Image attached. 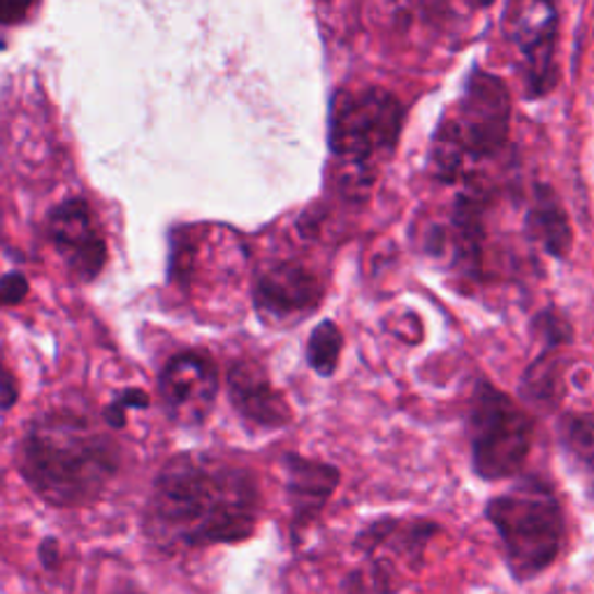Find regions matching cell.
Here are the masks:
<instances>
[{"label":"cell","mask_w":594,"mask_h":594,"mask_svg":"<svg viewBox=\"0 0 594 594\" xmlns=\"http://www.w3.org/2000/svg\"><path fill=\"white\" fill-rule=\"evenodd\" d=\"M260 490L246 466L209 453H184L158 472L142 528L163 550L240 544L256 532Z\"/></svg>","instance_id":"1"},{"label":"cell","mask_w":594,"mask_h":594,"mask_svg":"<svg viewBox=\"0 0 594 594\" xmlns=\"http://www.w3.org/2000/svg\"><path fill=\"white\" fill-rule=\"evenodd\" d=\"M16 466L49 507L82 509L98 501L119 474L121 448L86 416L51 411L28 425Z\"/></svg>","instance_id":"2"},{"label":"cell","mask_w":594,"mask_h":594,"mask_svg":"<svg viewBox=\"0 0 594 594\" xmlns=\"http://www.w3.org/2000/svg\"><path fill=\"white\" fill-rule=\"evenodd\" d=\"M511 114L509 84L495 72L474 68L429 142V168L439 182L483 189V170L509 151Z\"/></svg>","instance_id":"3"},{"label":"cell","mask_w":594,"mask_h":594,"mask_svg":"<svg viewBox=\"0 0 594 594\" xmlns=\"http://www.w3.org/2000/svg\"><path fill=\"white\" fill-rule=\"evenodd\" d=\"M407 107L388 88H341L330 102L328 144L341 168V189L365 201L376 174L398 149Z\"/></svg>","instance_id":"4"},{"label":"cell","mask_w":594,"mask_h":594,"mask_svg":"<svg viewBox=\"0 0 594 594\" xmlns=\"http://www.w3.org/2000/svg\"><path fill=\"white\" fill-rule=\"evenodd\" d=\"M485 518L495 528L504 560L518 581L544 573L562 550L565 511L553 485L544 478L528 476L493 497Z\"/></svg>","instance_id":"5"},{"label":"cell","mask_w":594,"mask_h":594,"mask_svg":"<svg viewBox=\"0 0 594 594\" xmlns=\"http://www.w3.org/2000/svg\"><path fill=\"white\" fill-rule=\"evenodd\" d=\"M534 435V416L523 404L488 379L476 384L466 437L472 446V470L478 478L495 483L518 476L532 453Z\"/></svg>","instance_id":"6"},{"label":"cell","mask_w":594,"mask_h":594,"mask_svg":"<svg viewBox=\"0 0 594 594\" xmlns=\"http://www.w3.org/2000/svg\"><path fill=\"white\" fill-rule=\"evenodd\" d=\"M501 31L516 53V70L525 98H546L560 80V12L550 3H509L504 5Z\"/></svg>","instance_id":"7"},{"label":"cell","mask_w":594,"mask_h":594,"mask_svg":"<svg viewBox=\"0 0 594 594\" xmlns=\"http://www.w3.org/2000/svg\"><path fill=\"white\" fill-rule=\"evenodd\" d=\"M158 395L168 419L177 425H203L219 395V372L201 351L172 355L158 376Z\"/></svg>","instance_id":"8"},{"label":"cell","mask_w":594,"mask_h":594,"mask_svg":"<svg viewBox=\"0 0 594 594\" xmlns=\"http://www.w3.org/2000/svg\"><path fill=\"white\" fill-rule=\"evenodd\" d=\"M47 235L72 277L84 283L98 279L107 265V242L84 197H70L49 211Z\"/></svg>","instance_id":"9"},{"label":"cell","mask_w":594,"mask_h":594,"mask_svg":"<svg viewBox=\"0 0 594 594\" xmlns=\"http://www.w3.org/2000/svg\"><path fill=\"white\" fill-rule=\"evenodd\" d=\"M323 283L298 260H279L263 269L254 286L256 312L265 323H286L314 312Z\"/></svg>","instance_id":"10"},{"label":"cell","mask_w":594,"mask_h":594,"mask_svg":"<svg viewBox=\"0 0 594 594\" xmlns=\"http://www.w3.org/2000/svg\"><path fill=\"white\" fill-rule=\"evenodd\" d=\"M228 395L240 416L265 429H279L291 423V404L269 381L256 360H238L228 369Z\"/></svg>","instance_id":"11"},{"label":"cell","mask_w":594,"mask_h":594,"mask_svg":"<svg viewBox=\"0 0 594 594\" xmlns=\"http://www.w3.org/2000/svg\"><path fill=\"white\" fill-rule=\"evenodd\" d=\"M286 470V493L291 507V528L298 534L310 528L320 511L328 507L330 497L339 485V470L328 462H318L288 453L283 458Z\"/></svg>","instance_id":"12"},{"label":"cell","mask_w":594,"mask_h":594,"mask_svg":"<svg viewBox=\"0 0 594 594\" xmlns=\"http://www.w3.org/2000/svg\"><path fill=\"white\" fill-rule=\"evenodd\" d=\"M525 232L550 258H569L573 246V228L560 197L548 184H536L532 191V203L525 211Z\"/></svg>","instance_id":"13"},{"label":"cell","mask_w":594,"mask_h":594,"mask_svg":"<svg viewBox=\"0 0 594 594\" xmlns=\"http://www.w3.org/2000/svg\"><path fill=\"white\" fill-rule=\"evenodd\" d=\"M565 347H542V353L534 357V363L525 369L523 381H520V392L523 398L534 404L542 407L546 411H553L557 404H560L562 395H565V384H562V353Z\"/></svg>","instance_id":"14"},{"label":"cell","mask_w":594,"mask_h":594,"mask_svg":"<svg viewBox=\"0 0 594 594\" xmlns=\"http://www.w3.org/2000/svg\"><path fill=\"white\" fill-rule=\"evenodd\" d=\"M557 441L575 472L594 488V413H562L557 421Z\"/></svg>","instance_id":"15"},{"label":"cell","mask_w":594,"mask_h":594,"mask_svg":"<svg viewBox=\"0 0 594 594\" xmlns=\"http://www.w3.org/2000/svg\"><path fill=\"white\" fill-rule=\"evenodd\" d=\"M341 349H344V335L332 320H323L307 341V363L318 376H332L339 365Z\"/></svg>","instance_id":"16"},{"label":"cell","mask_w":594,"mask_h":594,"mask_svg":"<svg viewBox=\"0 0 594 594\" xmlns=\"http://www.w3.org/2000/svg\"><path fill=\"white\" fill-rule=\"evenodd\" d=\"M149 402H151L149 395L140 388L123 390V395H119V398L105 409V423L119 429L125 425V413H129V409H147Z\"/></svg>","instance_id":"17"},{"label":"cell","mask_w":594,"mask_h":594,"mask_svg":"<svg viewBox=\"0 0 594 594\" xmlns=\"http://www.w3.org/2000/svg\"><path fill=\"white\" fill-rule=\"evenodd\" d=\"M28 295V279L20 272H10L0 277V310L14 307Z\"/></svg>","instance_id":"18"},{"label":"cell","mask_w":594,"mask_h":594,"mask_svg":"<svg viewBox=\"0 0 594 594\" xmlns=\"http://www.w3.org/2000/svg\"><path fill=\"white\" fill-rule=\"evenodd\" d=\"M20 398V388H16L14 376L10 369L0 363V409H12Z\"/></svg>","instance_id":"19"},{"label":"cell","mask_w":594,"mask_h":594,"mask_svg":"<svg viewBox=\"0 0 594 594\" xmlns=\"http://www.w3.org/2000/svg\"><path fill=\"white\" fill-rule=\"evenodd\" d=\"M33 5L28 3H0V24L10 26V24H22Z\"/></svg>","instance_id":"20"},{"label":"cell","mask_w":594,"mask_h":594,"mask_svg":"<svg viewBox=\"0 0 594 594\" xmlns=\"http://www.w3.org/2000/svg\"><path fill=\"white\" fill-rule=\"evenodd\" d=\"M38 553H40V562H43L45 569H57L59 567L61 550H59L57 538H45Z\"/></svg>","instance_id":"21"}]
</instances>
